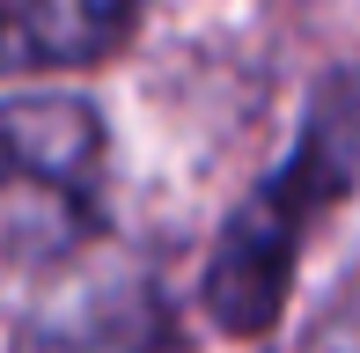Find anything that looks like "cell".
<instances>
[{
	"instance_id": "7a4b0ae2",
	"label": "cell",
	"mask_w": 360,
	"mask_h": 353,
	"mask_svg": "<svg viewBox=\"0 0 360 353\" xmlns=\"http://www.w3.org/2000/svg\"><path fill=\"white\" fill-rule=\"evenodd\" d=\"M147 0H0V82L81 74L140 37Z\"/></svg>"
},
{
	"instance_id": "3957f363",
	"label": "cell",
	"mask_w": 360,
	"mask_h": 353,
	"mask_svg": "<svg viewBox=\"0 0 360 353\" xmlns=\"http://www.w3.org/2000/svg\"><path fill=\"white\" fill-rule=\"evenodd\" d=\"M15 353H184L176 316L155 295V280H89L44 302L22 331Z\"/></svg>"
},
{
	"instance_id": "277c9868",
	"label": "cell",
	"mask_w": 360,
	"mask_h": 353,
	"mask_svg": "<svg viewBox=\"0 0 360 353\" xmlns=\"http://www.w3.org/2000/svg\"><path fill=\"white\" fill-rule=\"evenodd\" d=\"M103 169V118L74 96H30V103H0V191L37 184V191H81Z\"/></svg>"
},
{
	"instance_id": "6da1fadb",
	"label": "cell",
	"mask_w": 360,
	"mask_h": 353,
	"mask_svg": "<svg viewBox=\"0 0 360 353\" xmlns=\"http://www.w3.org/2000/svg\"><path fill=\"white\" fill-rule=\"evenodd\" d=\"M353 184H360V82H331L302 118L294 155L228 214L214 258H206L199 295L228 339H265L280 324L309 236L331 221L338 199H353Z\"/></svg>"
}]
</instances>
